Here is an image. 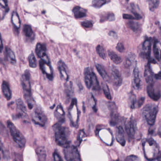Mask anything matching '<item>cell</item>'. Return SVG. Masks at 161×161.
Returning <instances> with one entry per match:
<instances>
[{"label":"cell","instance_id":"4","mask_svg":"<svg viewBox=\"0 0 161 161\" xmlns=\"http://www.w3.org/2000/svg\"><path fill=\"white\" fill-rule=\"evenodd\" d=\"M8 127L12 136L13 139L18 147L23 148L26 145V140L21 132L18 129L14 124L10 120L7 122Z\"/></svg>","mask_w":161,"mask_h":161},{"label":"cell","instance_id":"27","mask_svg":"<svg viewBox=\"0 0 161 161\" xmlns=\"http://www.w3.org/2000/svg\"><path fill=\"white\" fill-rule=\"evenodd\" d=\"M1 90L5 98L7 100H10L11 98V91L10 89L8 83L5 81H3L1 84Z\"/></svg>","mask_w":161,"mask_h":161},{"label":"cell","instance_id":"8","mask_svg":"<svg viewBox=\"0 0 161 161\" xmlns=\"http://www.w3.org/2000/svg\"><path fill=\"white\" fill-rule=\"evenodd\" d=\"M146 90L149 97L153 100L156 101L161 98V90L159 87L154 82L148 85Z\"/></svg>","mask_w":161,"mask_h":161},{"label":"cell","instance_id":"44","mask_svg":"<svg viewBox=\"0 0 161 161\" xmlns=\"http://www.w3.org/2000/svg\"><path fill=\"white\" fill-rule=\"evenodd\" d=\"M145 100V98L144 97H141L139 98L138 101L136 102V106L138 107V108H140L144 104Z\"/></svg>","mask_w":161,"mask_h":161},{"label":"cell","instance_id":"30","mask_svg":"<svg viewBox=\"0 0 161 161\" xmlns=\"http://www.w3.org/2000/svg\"><path fill=\"white\" fill-rule=\"evenodd\" d=\"M115 16L113 13L112 12L104 13L101 15L100 22H103L105 21H113L115 20Z\"/></svg>","mask_w":161,"mask_h":161},{"label":"cell","instance_id":"11","mask_svg":"<svg viewBox=\"0 0 161 161\" xmlns=\"http://www.w3.org/2000/svg\"><path fill=\"white\" fill-rule=\"evenodd\" d=\"M108 107L110 111V124L112 126H114L118 124L119 122V116L117 108L115 104L113 102L108 103Z\"/></svg>","mask_w":161,"mask_h":161},{"label":"cell","instance_id":"36","mask_svg":"<svg viewBox=\"0 0 161 161\" xmlns=\"http://www.w3.org/2000/svg\"><path fill=\"white\" fill-rule=\"evenodd\" d=\"M28 61H29V65L30 67L32 68H36L37 66L36 60L33 52H32L28 57Z\"/></svg>","mask_w":161,"mask_h":161},{"label":"cell","instance_id":"16","mask_svg":"<svg viewBox=\"0 0 161 161\" xmlns=\"http://www.w3.org/2000/svg\"><path fill=\"white\" fill-rule=\"evenodd\" d=\"M16 103L17 105V116L18 117L22 119H27L28 117L27 112V111L26 107L22 100L20 99H17Z\"/></svg>","mask_w":161,"mask_h":161},{"label":"cell","instance_id":"49","mask_svg":"<svg viewBox=\"0 0 161 161\" xmlns=\"http://www.w3.org/2000/svg\"><path fill=\"white\" fill-rule=\"evenodd\" d=\"M91 99H92L93 104L92 105V107H93V110L96 112L97 111V108H96V100L93 95H91Z\"/></svg>","mask_w":161,"mask_h":161},{"label":"cell","instance_id":"9","mask_svg":"<svg viewBox=\"0 0 161 161\" xmlns=\"http://www.w3.org/2000/svg\"><path fill=\"white\" fill-rule=\"evenodd\" d=\"M143 148H144L145 156L148 154L149 152L151 153V152L152 151L155 155H156L157 157L159 153L158 145L153 139H146V141L143 144Z\"/></svg>","mask_w":161,"mask_h":161},{"label":"cell","instance_id":"23","mask_svg":"<svg viewBox=\"0 0 161 161\" xmlns=\"http://www.w3.org/2000/svg\"><path fill=\"white\" fill-rule=\"evenodd\" d=\"M23 33L25 37L30 41H33L35 39V34L31 27L29 25H24L23 29Z\"/></svg>","mask_w":161,"mask_h":161},{"label":"cell","instance_id":"14","mask_svg":"<svg viewBox=\"0 0 161 161\" xmlns=\"http://www.w3.org/2000/svg\"><path fill=\"white\" fill-rule=\"evenodd\" d=\"M84 81L87 88L90 89L92 88L94 76L95 73L93 72L90 67H87L84 69Z\"/></svg>","mask_w":161,"mask_h":161},{"label":"cell","instance_id":"33","mask_svg":"<svg viewBox=\"0 0 161 161\" xmlns=\"http://www.w3.org/2000/svg\"><path fill=\"white\" fill-rule=\"evenodd\" d=\"M36 154L38 158L39 161H46V151L44 147L40 146L37 148L36 149Z\"/></svg>","mask_w":161,"mask_h":161},{"label":"cell","instance_id":"28","mask_svg":"<svg viewBox=\"0 0 161 161\" xmlns=\"http://www.w3.org/2000/svg\"><path fill=\"white\" fill-rule=\"evenodd\" d=\"M95 67L99 74L100 75L103 79L106 82H109L110 80V78L108 76V74L107 73L104 68L99 64H96Z\"/></svg>","mask_w":161,"mask_h":161},{"label":"cell","instance_id":"32","mask_svg":"<svg viewBox=\"0 0 161 161\" xmlns=\"http://www.w3.org/2000/svg\"><path fill=\"white\" fill-rule=\"evenodd\" d=\"M6 53L8 61L11 64H14L16 62V59L15 54L12 50L9 47L6 48Z\"/></svg>","mask_w":161,"mask_h":161},{"label":"cell","instance_id":"13","mask_svg":"<svg viewBox=\"0 0 161 161\" xmlns=\"http://www.w3.org/2000/svg\"><path fill=\"white\" fill-rule=\"evenodd\" d=\"M136 123L132 118H130L127 120L125 124V129L129 139H133L135 138L136 133Z\"/></svg>","mask_w":161,"mask_h":161},{"label":"cell","instance_id":"6","mask_svg":"<svg viewBox=\"0 0 161 161\" xmlns=\"http://www.w3.org/2000/svg\"><path fill=\"white\" fill-rule=\"evenodd\" d=\"M63 153L67 161H81L79 152L75 146L69 145L64 148Z\"/></svg>","mask_w":161,"mask_h":161},{"label":"cell","instance_id":"51","mask_svg":"<svg viewBox=\"0 0 161 161\" xmlns=\"http://www.w3.org/2000/svg\"><path fill=\"white\" fill-rule=\"evenodd\" d=\"M109 35H110V36H115L116 35V34L115 32H114L113 31H110V32H109Z\"/></svg>","mask_w":161,"mask_h":161},{"label":"cell","instance_id":"39","mask_svg":"<svg viewBox=\"0 0 161 161\" xmlns=\"http://www.w3.org/2000/svg\"><path fill=\"white\" fill-rule=\"evenodd\" d=\"M108 2L109 1H106L94 0L92 1V5L94 7L96 8H100Z\"/></svg>","mask_w":161,"mask_h":161},{"label":"cell","instance_id":"25","mask_svg":"<svg viewBox=\"0 0 161 161\" xmlns=\"http://www.w3.org/2000/svg\"><path fill=\"white\" fill-rule=\"evenodd\" d=\"M153 72L152 71L150 65L148 64L145 67V72H144V76L146 82L149 84L154 83V76Z\"/></svg>","mask_w":161,"mask_h":161},{"label":"cell","instance_id":"43","mask_svg":"<svg viewBox=\"0 0 161 161\" xmlns=\"http://www.w3.org/2000/svg\"><path fill=\"white\" fill-rule=\"evenodd\" d=\"M124 161H141L139 156L135 155H130L126 157Z\"/></svg>","mask_w":161,"mask_h":161},{"label":"cell","instance_id":"47","mask_svg":"<svg viewBox=\"0 0 161 161\" xmlns=\"http://www.w3.org/2000/svg\"><path fill=\"white\" fill-rule=\"evenodd\" d=\"M116 49L119 52H123L124 50V46L122 43H118L117 45Z\"/></svg>","mask_w":161,"mask_h":161},{"label":"cell","instance_id":"50","mask_svg":"<svg viewBox=\"0 0 161 161\" xmlns=\"http://www.w3.org/2000/svg\"><path fill=\"white\" fill-rule=\"evenodd\" d=\"M3 40H2V37L1 38V53L2 52V51H3Z\"/></svg>","mask_w":161,"mask_h":161},{"label":"cell","instance_id":"38","mask_svg":"<svg viewBox=\"0 0 161 161\" xmlns=\"http://www.w3.org/2000/svg\"><path fill=\"white\" fill-rule=\"evenodd\" d=\"M160 4L159 1H156V0H151L149 1L148 3L149 9L150 11H155L158 7Z\"/></svg>","mask_w":161,"mask_h":161},{"label":"cell","instance_id":"41","mask_svg":"<svg viewBox=\"0 0 161 161\" xmlns=\"http://www.w3.org/2000/svg\"><path fill=\"white\" fill-rule=\"evenodd\" d=\"M85 134L83 130H80L78 133V135L77 137V144L79 146L82 142L83 139L85 137Z\"/></svg>","mask_w":161,"mask_h":161},{"label":"cell","instance_id":"17","mask_svg":"<svg viewBox=\"0 0 161 161\" xmlns=\"http://www.w3.org/2000/svg\"><path fill=\"white\" fill-rule=\"evenodd\" d=\"M132 85L133 88L139 90L141 86V81L139 76V72L137 66V62L135 64L133 72Z\"/></svg>","mask_w":161,"mask_h":161},{"label":"cell","instance_id":"3","mask_svg":"<svg viewBox=\"0 0 161 161\" xmlns=\"http://www.w3.org/2000/svg\"><path fill=\"white\" fill-rule=\"evenodd\" d=\"M158 111V107L157 105L153 104H146L142 111V114L149 125L155 124L156 115Z\"/></svg>","mask_w":161,"mask_h":161},{"label":"cell","instance_id":"12","mask_svg":"<svg viewBox=\"0 0 161 161\" xmlns=\"http://www.w3.org/2000/svg\"><path fill=\"white\" fill-rule=\"evenodd\" d=\"M40 68L43 74H45L49 80H52L53 78V73L50 63H48L42 60L39 61Z\"/></svg>","mask_w":161,"mask_h":161},{"label":"cell","instance_id":"37","mask_svg":"<svg viewBox=\"0 0 161 161\" xmlns=\"http://www.w3.org/2000/svg\"><path fill=\"white\" fill-rule=\"evenodd\" d=\"M102 88H103V91L104 93L105 97H106L107 99L109 100H112V96L111 94L110 91L109 89V87L108 85L106 83H102Z\"/></svg>","mask_w":161,"mask_h":161},{"label":"cell","instance_id":"24","mask_svg":"<svg viewBox=\"0 0 161 161\" xmlns=\"http://www.w3.org/2000/svg\"><path fill=\"white\" fill-rule=\"evenodd\" d=\"M72 11L75 18L77 19L83 18L87 16V10L78 6L73 8Z\"/></svg>","mask_w":161,"mask_h":161},{"label":"cell","instance_id":"1","mask_svg":"<svg viewBox=\"0 0 161 161\" xmlns=\"http://www.w3.org/2000/svg\"><path fill=\"white\" fill-rule=\"evenodd\" d=\"M21 84L23 90L24 97L29 109H32L34 106V100L31 94L30 73L29 71L27 69L21 76Z\"/></svg>","mask_w":161,"mask_h":161},{"label":"cell","instance_id":"34","mask_svg":"<svg viewBox=\"0 0 161 161\" xmlns=\"http://www.w3.org/2000/svg\"><path fill=\"white\" fill-rule=\"evenodd\" d=\"M128 28L134 32L139 31L140 28V24L134 21H129L126 24Z\"/></svg>","mask_w":161,"mask_h":161},{"label":"cell","instance_id":"35","mask_svg":"<svg viewBox=\"0 0 161 161\" xmlns=\"http://www.w3.org/2000/svg\"><path fill=\"white\" fill-rule=\"evenodd\" d=\"M96 50L100 58L104 60L106 59V53L104 47L101 45H98L96 48Z\"/></svg>","mask_w":161,"mask_h":161},{"label":"cell","instance_id":"29","mask_svg":"<svg viewBox=\"0 0 161 161\" xmlns=\"http://www.w3.org/2000/svg\"><path fill=\"white\" fill-rule=\"evenodd\" d=\"M11 22L15 29L18 30L20 29L21 26V22L20 17L16 11H13L11 15Z\"/></svg>","mask_w":161,"mask_h":161},{"label":"cell","instance_id":"46","mask_svg":"<svg viewBox=\"0 0 161 161\" xmlns=\"http://www.w3.org/2000/svg\"><path fill=\"white\" fill-rule=\"evenodd\" d=\"M53 156L55 161H63L58 153L56 152L53 153Z\"/></svg>","mask_w":161,"mask_h":161},{"label":"cell","instance_id":"20","mask_svg":"<svg viewBox=\"0 0 161 161\" xmlns=\"http://www.w3.org/2000/svg\"><path fill=\"white\" fill-rule=\"evenodd\" d=\"M74 93L73 84L71 81H67L64 85V94L67 101L69 102Z\"/></svg>","mask_w":161,"mask_h":161},{"label":"cell","instance_id":"18","mask_svg":"<svg viewBox=\"0 0 161 161\" xmlns=\"http://www.w3.org/2000/svg\"><path fill=\"white\" fill-rule=\"evenodd\" d=\"M57 66H58L60 75L62 79L66 81V82L68 81L69 79L68 69L67 68L65 63L61 60L58 62Z\"/></svg>","mask_w":161,"mask_h":161},{"label":"cell","instance_id":"40","mask_svg":"<svg viewBox=\"0 0 161 161\" xmlns=\"http://www.w3.org/2000/svg\"><path fill=\"white\" fill-rule=\"evenodd\" d=\"M136 97L135 94L133 93L130 94V107L132 109H134L136 108Z\"/></svg>","mask_w":161,"mask_h":161},{"label":"cell","instance_id":"19","mask_svg":"<svg viewBox=\"0 0 161 161\" xmlns=\"http://www.w3.org/2000/svg\"><path fill=\"white\" fill-rule=\"evenodd\" d=\"M112 80L115 87H119L122 85L123 78L120 72L116 68L113 67L111 72Z\"/></svg>","mask_w":161,"mask_h":161},{"label":"cell","instance_id":"10","mask_svg":"<svg viewBox=\"0 0 161 161\" xmlns=\"http://www.w3.org/2000/svg\"><path fill=\"white\" fill-rule=\"evenodd\" d=\"M36 53L39 58L41 59L43 62L46 63H50V60L46 54V46L44 44L38 43L36 47Z\"/></svg>","mask_w":161,"mask_h":161},{"label":"cell","instance_id":"42","mask_svg":"<svg viewBox=\"0 0 161 161\" xmlns=\"http://www.w3.org/2000/svg\"><path fill=\"white\" fill-rule=\"evenodd\" d=\"M81 25L84 27L85 29H90L93 26V22L90 20H86V21H83L81 23Z\"/></svg>","mask_w":161,"mask_h":161},{"label":"cell","instance_id":"2","mask_svg":"<svg viewBox=\"0 0 161 161\" xmlns=\"http://www.w3.org/2000/svg\"><path fill=\"white\" fill-rule=\"evenodd\" d=\"M54 130L55 139L57 145L64 148L69 146L70 141L69 129L58 123L54 126Z\"/></svg>","mask_w":161,"mask_h":161},{"label":"cell","instance_id":"7","mask_svg":"<svg viewBox=\"0 0 161 161\" xmlns=\"http://www.w3.org/2000/svg\"><path fill=\"white\" fill-rule=\"evenodd\" d=\"M32 120L35 124L43 127L46 124L47 119L42 109L39 107H36L32 114Z\"/></svg>","mask_w":161,"mask_h":161},{"label":"cell","instance_id":"31","mask_svg":"<svg viewBox=\"0 0 161 161\" xmlns=\"http://www.w3.org/2000/svg\"><path fill=\"white\" fill-rule=\"evenodd\" d=\"M108 55L110 59L113 61V63L116 64H120L122 62V59L118 56L116 53L113 51L109 50L108 51Z\"/></svg>","mask_w":161,"mask_h":161},{"label":"cell","instance_id":"15","mask_svg":"<svg viewBox=\"0 0 161 161\" xmlns=\"http://www.w3.org/2000/svg\"><path fill=\"white\" fill-rule=\"evenodd\" d=\"M151 47V40L150 38L145 39L142 46L141 55L143 58L146 59H150Z\"/></svg>","mask_w":161,"mask_h":161},{"label":"cell","instance_id":"45","mask_svg":"<svg viewBox=\"0 0 161 161\" xmlns=\"http://www.w3.org/2000/svg\"><path fill=\"white\" fill-rule=\"evenodd\" d=\"M123 18L125 20H136L135 17L132 15L129 14H123Z\"/></svg>","mask_w":161,"mask_h":161},{"label":"cell","instance_id":"21","mask_svg":"<svg viewBox=\"0 0 161 161\" xmlns=\"http://www.w3.org/2000/svg\"><path fill=\"white\" fill-rule=\"evenodd\" d=\"M55 117L59 123L62 124L65 121V112L63 110L62 105H58L55 112Z\"/></svg>","mask_w":161,"mask_h":161},{"label":"cell","instance_id":"53","mask_svg":"<svg viewBox=\"0 0 161 161\" xmlns=\"http://www.w3.org/2000/svg\"><path fill=\"white\" fill-rule=\"evenodd\" d=\"M160 31H161V27H160Z\"/></svg>","mask_w":161,"mask_h":161},{"label":"cell","instance_id":"52","mask_svg":"<svg viewBox=\"0 0 161 161\" xmlns=\"http://www.w3.org/2000/svg\"><path fill=\"white\" fill-rule=\"evenodd\" d=\"M157 160L158 161H161V152L159 153L158 155L157 158Z\"/></svg>","mask_w":161,"mask_h":161},{"label":"cell","instance_id":"5","mask_svg":"<svg viewBox=\"0 0 161 161\" xmlns=\"http://www.w3.org/2000/svg\"><path fill=\"white\" fill-rule=\"evenodd\" d=\"M69 118L71 126H77L78 122V111L77 106V100L76 98H73L69 106L68 110Z\"/></svg>","mask_w":161,"mask_h":161},{"label":"cell","instance_id":"26","mask_svg":"<svg viewBox=\"0 0 161 161\" xmlns=\"http://www.w3.org/2000/svg\"><path fill=\"white\" fill-rule=\"evenodd\" d=\"M153 52L155 58L158 61L161 59V43L158 40H155L153 46Z\"/></svg>","mask_w":161,"mask_h":161},{"label":"cell","instance_id":"22","mask_svg":"<svg viewBox=\"0 0 161 161\" xmlns=\"http://www.w3.org/2000/svg\"><path fill=\"white\" fill-rule=\"evenodd\" d=\"M116 139L118 142L122 146H125L126 141L124 136V132L122 126H118L116 128Z\"/></svg>","mask_w":161,"mask_h":161},{"label":"cell","instance_id":"48","mask_svg":"<svg viewBox=\"0 0 161 161\" xmlns=\"http://www.w3.org/2000/svg\"><path fill=\"white\" fill-rule=\"evenodd\" d=\"M14 161H23L22 156L21 155H20V154H15Z\"/></svg>","mask_w":161,"mask_h":161}]
</instances>
